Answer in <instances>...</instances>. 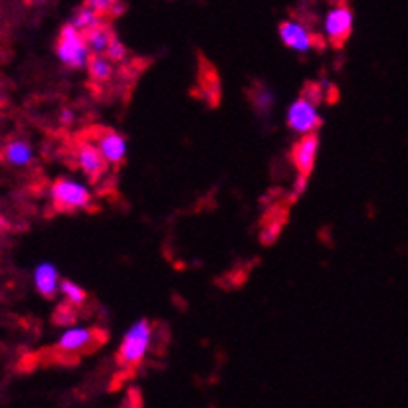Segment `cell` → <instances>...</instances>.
<instances>
[{
	"label": "cell",
	"mask_w": 408,
	"mask_h": 408,
	"mask_svg": "<svg viewBox=\"0 0 408 408\" xmlns=\"http://www.w3.org/2000/svg\"><path fill=\"white\" fill-rule=\"evenodd\" d=\"M56 56L70 70H82L92 58V50L87 46L85 34L82 30H78L72 22L62 26V30L58 34Z\"/></svg>",
	"instance_id": "6da1fadb"
},
{
	"label": "cell",
	"mask_w": 408,
	"mask_h": 408,
	"mask_svg": "<svg viewBox=\"0 0 408 408\" xmlns=\"http://www.w3.org/2000/svg\"><path fill=\"white\" fill-rule=\"evenodd\" d=\"M153 339V325L149 319H139L131 325L123 335V341L119 345L117 361L121 366H135L145 359L147 351L151 347Z\"/></svg>",
	"instance_id": "7a4b0ae2"
},
{
	"label": "cell",
	"mask_w": 408,
	"mask_h": 408,
	"mask_svg": "<svg viewBox=\"0 0 408 408\" xmlns=\"http://www.w3.org/2000/svg\"><path fill=\"white\" fill-rule=\"evenodd\" d=\"M50 197H52L54 204L58 210H84L92 204V197L94 192L92 189L82 183L70 177L56 178L50 187Z\"/></svg>",
	"instance_id": "3957f363"
},
{
	"label": "cell",
	"mask_w": 408,
	"mask_h": 408,
	"mask_svg": "<svg viewBox=\"0 0 408 408\" xmlns=\"http://www.w3.org/2000/svg\"><path fill=\"white\" fill-rule=\"evenodd\" d=\"M323 32L327 42L335 48H341L349 40V36L353 32V11L343 0H339L335 6L329 8V12L325 14Z\"/></svg>",
	"instance_id": "277c9868"
},
{
	"label": "cell",
	"mask_w": 408,
	"mask_h": 408,
	"mask_svg": "<svg viewBox=\"0 0 408 408\" xmlns=\"http://www.w3.org/2000/svg\"><path fill=\"white\" fill-rule=\"evenodd\" d=\"M285 123L288 127L299 133V135H305V133H315L319 127H321V116L317 111V105L314 101H309L307 97H299L295 99L290 107H288V113H285Z\"/></svg>",
	"instance_id": "5b68a950"
},
{
	"label": "cell",
	"mask_w": 408,
	"mask_h": 408,
	"mask_svg": "<svg viewBox=\"0 0 408 408\" xmlns=\"http://www.w3.org/2000/svg\"><path fill=\"white\" fill-rule=\"evenodd\" d=\"M317 153H319V137H317V133H305L292 147L290 159H292L293 167L297 168V173L309 177L315 167V161H317Z\"/></svg>",
	"instance_id": "8992f818"
},
{
	"label": "cell",
	"mask_w": 408,
	"mask_h": 408,
	"mask_svg": "<svg viewBox=\"0 0 408 408\" xmlns=\"http://www.w3.org/2000/svg\"><path fill=\"white\" fill-rule=\"evenodd\" d=\"M280 38L283 46H288L293 52L304 54L314 48V34L299 20H283L280 24Z\"/></svg>",
	"instance_id": "52a82bcc"
},
{
	"label": "cell",
	"mask_w": 408,
	"mask_h": 408,
	"mask_svg": "<svg viewBox=\"0 0 408 408\" xmlns=\"http://www.w3.org/2000/svg\"><path fill=\"white\" fill-rule=\"evenodd\" d=\"M75 159H78V165L82 168V173H84L85 177L92 178V180H97L99 177H104L105 173H107V167H109V163H107L104 155H101L99 147L92 143V141L82 143V145L78 147Z\"/></svg>",
	"instance_id": "ba28073f"
},
{
	"label": "cell",
	"mask_w": 408,
	"mask_h": 408,
	"mask_svg": "<svg viewBox=\"0 0 408 408\" xmlns=\"http://www.w3.org/2000/svg\"><path fill=\"white\" fill-rule=\"evenodd\" d=\"M95 145L99 147L101 155L109 165H121L127 157V139L117 131L105 129L101 131V135L97 137Z\"/></svg>",
	"instance_id": "9c48e42d"
},
{
	"label": "cell",
	"mask_w": 408,
	"mask_h": 408,
	"mask_svg": "<svg viewBox=\"0 0 408 408\" xmlns=\"http://www.w3.org/2000/svg\"><path fill=\"white\" fill-rule=\"evenodd\" d=\"M95 329L89 327H68L58 341V351L62 353H78V351H85L95 347Z\"/></svg>",
	"instance_id": "30bf717a"
},
{
	"label": "cell",
	"mask_w": 408,
	"mask_h": 408,
	"mask_svg": "<svg viewBox=\"0 0 408 408\" xmlns=\"http://www.w3.org/2000/svg\"><path fill=\"white\" fill-rule=\"evenodd\" d=\"M60 272L58 268L50 262H42L40 266H36L34 270V285L38 293L46 297V299H54L56 293L60 292Z\"/></svg>",
	"instance_id": "8fae6325"
},
{
	"label": "cell",
	"mask_w": 408,
	"mask_h": 408,
	"mask_svg": "<svg viewBox=\"0 0 408 408\" xmlns=\"http://www.w3.org/2000/svg\"><path fill=\"white\" fill-rule=\"evenodd\" d=\"M84 34L92 54H107L109 46H111L113 38H116V34L111 30V26H107L105 22L97 24V26H94L92 30L84 32Z\"/></svg>",
	"instance_id": "7c38bea8"
},
{
	"label": "cell",
	"mask_w": 408,
	"mask_h": 408,
	"mask_svg": "<svg viewBox=\"0 0 408 408\" xmlns=\"http://www.w3.org/2000/svg\"><path fill=\"white\" fill-rule=\"evenodd\" d=\"M32 157H34V151L30 143L26 141H11L2 151L4 163H8L12 167H26L32 163Z\"/></svg>",
	"instance_id": "4fadbf2b"
},
{
	"label": "cell",
	"mask_w": 408,
	"mask_h": 408,
	"mask_svg": "<svg viewBox=\"0 0 408 408\" xmlns=\"http://www.w3.org/2000/svg\"><path fill=\"white\" fill-rule=\"evenodd\" d=\"M87 72L92 75V80L105 84L113 75V60H109L105 54H92V58L87 62Z\"/></svg>",
	"instance_id": "5bb4252c"
},
{
	"label": "cell",
	"mask_w": 408,
	"mask_h": 408,
	"mask_svg": "<svg viewBox=\"0 0 408 408\" xmlns=\"http://www.w3.org/2000/svg\"><path fill=\"white\" fill-rule=\"evenodd\" d=\"M101 14H97V12L94 11V8H89V6H82V8H78L75 11V14H73L72 18V24L78 28V30L82 32H87L92 30L94 26H97V24H101Z\"/></svg>",
	"instance_id": "9a60e30c"
},
{
	"label": "cell",
	"mask_w": 408,
	"mask_h": 408,
	"mask_svg": "<svg viewBox=\"0 0 408 408\" xmlns=\"http://www.w3.org/2000/svg\"><path fill=\"white\" fill-rule=\"evenodd\" d=\"M85 6L94 8L101 16H119L127 11L123 0H85Z\"/></svg>",
	"instance_id": "2e32d148"
},
{
	"label": "cell",
	"mask_w": 408,
	"mask_h": 408,
	"mask_svg": "<svg viewBox=\"0 0 408 408\" xmlns=\"http://www.w3.org/2000/svg\"><path fill=\"white\" fill-rule=\"evenodd\" d=\"M60 292H62V295L66 297V302H70V304H73L75 307H82V305L85 304V299H87V292H85L80 283L72 282V280H62Z\"/></svg>",
	"instance_id": "e0dca14e"
},
{
	"label": "cell",
	"mask_w": 408,
	"mask_h": 408,
	"mask_svg": "<svg viewBox=\"0 0 408 408\" xmlns=\"http://www.w3.org/2000/svg\"><path fill=\"white\" fill-rule=\"evenodd\" d=\"M252 101H254V105L258 107V111L270 113L273 104H276V94H273L268 85H258V87L252 92Z\"/></svg>",
	"instance_id": "ac0fdd59"
},
{
	"label": "cell",
	"mask_w": 408,
	"mask_h": 408,
	"mask_svg": "<svg viewBox=\"0 0 408 408\" xmlns=\"http://www.w3.org/2000/svg\"><path fill=\"white\" fill-rule=\"evenodd\" d=\"M78 317V311H75V305L66 302V304L58 305V309L54 311V323L58 325H72Z\"/></svg>",
	"instance_id": "d6986e66"
},
{
	"label": "cell",
	"mask_w": 408,
	"mask_h": 408,
	"mask_svg": "<svg viewBox=\"0 0 408 408\" xmlns=\"http://www.w3.org/2000/svg\"><path fill=\"white\" fill-rule=\"evenodd\" d=\"M282 222L280 220H273L270 224H266L260 232V242L266 244V246H270L273 242L278 240V236H280V232H282Z\"/></svg>",
	"instance_id": "ffe728a7"
},
{
	"label": "cell",
	"mask_w": 408,
	"mask_h": 408,
	"mask_svg": "<svg viewBox=\"0 0 408 408\" xmlns=\"http://www.w3.org/2000/svg\"><path fill=\"white\" fill-rule=\"evenodd\" d=\"M125 54H127L125 44L119 42L117 38H113V42H111V46H109V50H107L105 56H107L109 60H113V62H119V60H123V58H125Z\"/></svg>",
	"instance_id": "44dd1931"
},
{
	"label": "cell",
	"mask_w": 408,
	"mask_h": 408,
	"mask_svg": "<svg viewBox=\"0 0 408 408\" xmlns=\"http://www.w3.org/2000/svg\"><path fill=\"white\" fill-rule=\"evenodd\" d=\"M307 183H309V177H305L302 173H297V177L293 180V187H292V200H297L307 189Z\"/></svg>",
	"instance_id": "7402d4cb"
},
{
	"label": "cell",
	"mask_w": 408,
	"mask_h": 408,
	"mask_svg": "<svg viewBox=\"0 0 408 408\" xmlns=\"http://www.w3.org/2000/svg\"><path fill=\"white\" fill-rule=\"evenodd\" d=\"M304 97H307L309 101H314V104L317 105L319 101H321V97H323V92H321V87H319V85L307 84L304 89Z\"/></svg>",
	"instance_id": "603a6c76"
},
{
	"label": "cell",
	"mask_w": 408,
	"mask_h": 408,
	"mask_svg": "<svg viewBox=\"0 0 408 408\" xmlns=\"http://www.w3.org/2000/svg\"><path fill=\"white\" fill-rule=\"evenodd\" d=\"M70 121H73V113L70 111V109H63V111H62V123H63V125H68Z\"/></svg>",
	"instance_id": "cb8c5ba5"
}]
</instances>
